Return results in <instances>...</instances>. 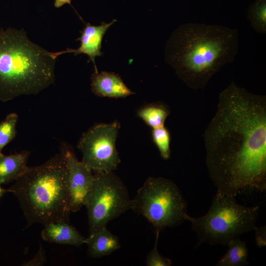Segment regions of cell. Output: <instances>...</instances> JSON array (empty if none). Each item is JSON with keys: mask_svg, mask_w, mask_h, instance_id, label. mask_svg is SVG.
<instances>
[{"mask_svg": "<svg viewBox=\"0 0 266 266\" xmlns=\"http://www.w3.org/2000/svg\"><path fill=\"white\" fill-rule=\"evenodd\" d=\"M205 164L221 193L236 197L266 189V97L233 81L218 97L204 133Z\"/></svg>", "mask_w": 266, "mask_h": 266, "instance_id": "cell-1", "label": "cell"}, {"mask_svg": "<svg viewBox=\"0 0 266 266\" xmlns=\"http://www.w3.org/2000/svg\"><path fill=\"white\" fill-rule=\"evenodd\" d=\"M238 47L236 29L187 23L179 26L167 40L165 61L188 87L203 90L224 66L234 61Z\"/></svg>", "mask_w": 266, "mask_h": 266, "instance_id": "cell-2", "label": "cell"}, {"mask_svg": "<svg viewBox=\"0 0 266 266\" xmlns=\"http://www.w3.org/2000/svg\"><path fill=\"white\" fill-rule=\"evenodd\" d=\"M8 190L18 200L27 221L26 228L36 223H69L71 200L63 145L43 164L29 166Z\"/></svg>", "mask_w": 266, "mask_h": 266, "instance_id": "cell-3", "label": "cell"}, {"mask_svg": "<svg viewBox=\"0 0 266 266\" xmlns=\"http://www.w3.org/2000/svg\"><path fill=\"white\" fill-rule=\"evenodd\" d=\"M55 59L23 29L0 30V101L35 95L53 84Z\"/></svg>", "mask_w": 266, "mask_h": 266, "instance_id": "cell-4", "label": "cell"}, {"mask_svg": "<svg viewBox=\"0 0 266 266\" xmlns=\"http://www.w3.org/2000/svg\"><path fill=\"white\" fill-rule=\"evenodd\" d=\"M259 211V205H241L235 197L217 190L205 214L197 217L188 214L186 219L191 223L196 234V247L203 243L227 246L232 240L254 231Z\"/></svg>", "mask_w": 266, "mask_h": 266, "instance_id": "cell-5", "label": "cell"}, {"mask_svg": "<svg viewBox=\"0 0 266 266\" xmlns=\"http://www.w3.org/2000/svg\"><path fill=\"white\" fill-rule=\"evenodd\" d=\"M131 209L144 217L155 231L181 225L188 215L187 202L179 187L162 177L146 180L132 199Z\"/></svg>", "mask_w": 266, "mask_h": 266, "instance_id": "cell-6", "label": "cell"}, {"mask_svg": "<svg viewBox=\"0 0 266 266\" xmlns=\"http://www.w3.org/2000/svg\"><path fill=\"white\" fill-rule=\"evenodd\" d=\"M94 176L92 187L84 203L89 234L131 209L132 200L126 186L113 171L94 172Z\"/></svg>", "mask_w": 266, "mask_h": 266, "instance_id": "cell-7", "label": "cell"}, {"mask_svg": "<svg viewBox=\"0 0 266 266\" xmlns=\"http://www.w3.org/2000/svg\"><path fill=\"white\" fill-rule=\"evenodd\" d=\"M120 124L117 121L95 125L84 133L77 144L81 162L93 172L113 171L121 160L116 147Z\"/></svg>", "mask_w": 266, "mask_h": 266, "instance_id": "cell-8", "label": "cell"}, {"mask_svg": "<svg viewBox=\"0 0 266 266\" xmlns=\"http://www.w3.org/2000/svg\"><path fill=\"white\" fill-rule=\"evenodd\" d=\"M68 170V187L71 212L79 210L94 181V172L81 161H78L68 145L63 144Z\"/></svg>", "mask_w": 266, "mask_h": 266, "instance_id": "cell-9", "label": "cell"}, {"mask_svg": "<svg viewBox=\"0 0 266 266\" xmlns=\"http://www.w3.org/2000/svg\"><path fill=\"white\" fill-rule=\"evenodd\" d=\"M116 21V20H113L109 23L102 22L99 26L87 23L80 32V36L76 39L80 42V46L77 49L67 48L65 50L50 52L51 56L56 60L59 56L66 53H73L75 56L80 54H86L89 57V61H91L94 63L95 71H98L95 58L103 55L101 51L103 37L108 28Z\"/></svg>", "mask_w": 266, "mask_h": 266, "instance_id": "cell-10", "label": "cell"}, {"mask_svg": "<svg viewBox=\"0 0 266 266\" xmlns=\"http://www.w3.org/2000/svg\"><path fill=\"white\" fill-rule=\"evenodd\" d=\"M91 80L92 91L99 97L124 98L134 94L114 72L95 71Z\"/></svg>", "mask_w": 266, "mask_h": 266, "instance_id": "cell-11", "label": "cell"}, {"mask_svg": "<svg viewBox=\"0 0 266 266\" xmlns=\"http://www.w3.org/2000/svg\"><path fill=\"white\" fill-rule=\"evenodd\" d=\"M41 235L44 240L48 242L75 246L85 244L86 239L69 223L61 222L44 225Z\"/></svg>", "mask_w": 266, "mask_h": 266, "instance_id": "cell-12", "label": "cell"}, {"mask_svg": "<svg viewBox=\"0 0 266 266\" xmlns=\"http://www.w3.org/2000/svg\"><path fill=\"white\" fill-rule=\"evenodd\" d=\"M89 255L94 258L108 256L120 247L118 237L103 227L86 238Z\"/></svg>", "mask_w": 266, "mask_h": 266, "instance_id": "cell-13", "label": "cell"}, {"mask_svg": "<svg viewBox=\"0 0 266 266\" xmlns=\"http://www.w3.org/2000/svg\"><path fill=\"white\" fill-rule=\"evenodd\" d=\"M30 153L23 151L19 153L5 155L0 153V184L15 181L28 170L27 165Z\"/></svg>", "mask_w": 266, "mask_h": 266, "instance_id": "cell-14", "label": "cell"}, {"mask_svg": "<svg viewBox=\"0 0 266 266\" xmlns=\"http://www.w3.org/2000/svg\"><path fill=\"white\" fill-rule=\"evenodd\" d=\"M229 248L216 264L217 266H243L249 265L248 249L246 242L238 238L231 241Z\"/></svg>", "mask_w": 266, "mask_h": 266, "instance_id": "cell-15", "label": "cell"}, {"mask_svg": "<svg viewBox=\"0 0 266 266\" xmlns=\"http://www.w3.org/2000/svg\"><path fill=\"white\" fill-rule=\"evenodd\" d=\"M170 113L168 107L160 102L147 104L137 111L138 117L152 129L164 126Z\"/></svg>", "mask_w": 266, "mask_h": 266, "instance_id": "cell-16", "label": "cell"}, {"mask_svg": "<svg viewBox=\"0 0 266 266\" xmlns=\"http://www.w3.org/2000/svg\"><path fill=\"white\" fill-rule=\"evenodd\" d=\"M247 19L253 29L260 33H266V0H256L249 6Z\"/></svg>", "mask_w": 266, "mask_h": 266, "instance_id": "cell-17", "label": "cell"}, {"mask_svg": "<svg viewBox=\"0 0 266 266\" xmlns=\"http://www.w3.org/2000/svg\"><path fill=\"white\" fill-rule=\"evenodd\" d=\"M18 120V115L12 113L0 123V153L15 137Z\"/></svg>", "mask_w": 266, "mask_h": 266, "instance_id": "cell-18", "label": "cell"}, {"mask_svg": "<svg viewBox=\"0 0 266 266\" xmlns=\"http://www.w3.org/2000/svg\"><path fill=\"white\" fill-rule=\"evenodd\" d=\"M152 137L161 157L164 160H168L170 157V135L165 125L152 129Z\"/></svg>", "mask_w": 266, "mask_h": 266, "instance_id": "cell-19", "label": "cell"}, {"mask_svg": "<svg viewBox=\"0 0 266 266\" xmlns=\"http://www.w3.org/2000/svg\"><path fill=\"white\" fill-rule=\"evenodd\" d=\"M161 231L156 230V238L153 248L147 254L146 265L147 266H170L171 260L161 255L158 250V242Z\"/></svg>", "mask_w": 266, "mask_h": 266, "instance_id": "cell-20", "label": "cell"}, {"mask_svg": "<svg viewBox=\"0 0 266 266\" xmlns=\"http://www.w3.org/2000/svg\"><path fill=\"white\" fill-rule=\"evenodd\" d=\"M255 232V242L257 246L261 248L266 245V227L263 226L256 227L254 230Z\"/></svg>", "mask_w": 266, "mask_h": 266, "instance_id": "cell-21", "label": "cell"}, {"mask_svg": "<svg viewBox=\"0 0 266 266\" xmlns=\"http://www.w3.org/2000/svg\"><path fill=\"white\" fill-rule=\"evenodd\" d=\"M46 261L44 252L42 248H40L36 255L31 260L25 264L26 266L41 265L45 263Z\"/></svg>", "mask_w": 266, "mask_h": 266, "instance_id": "cell-22", "label": "cell"}, {"mask_svg": "<svg viewBox=\"0 0 266 266\" xmlns=\"http://www.w3.org/2000/svg\"><path fill=\"white\" fill-rule=\"evenodd\" d=\"M66 3L71 5V0H55L54 6L56 8H59Z\"/></svg>", "mask_w": 266, "mask_h": 266, "instance_id": "cell-23", "label": "cell"}, {"mask_svg": "<svg viewBox=\"0 0 266 266\" xmlns=\"http://www.w3.org/2000/svg\"><path fill=\"white\" fill-rule=\"evenodd\" d=\"M7 192H9V190H5L2 188L1 186V185L0 184V199L4 195V193Z\"/></svg>", "mask_w": 266, "mask_h": 266, "instance_id": "cell-24", "label": "cell"}]
</instances>
